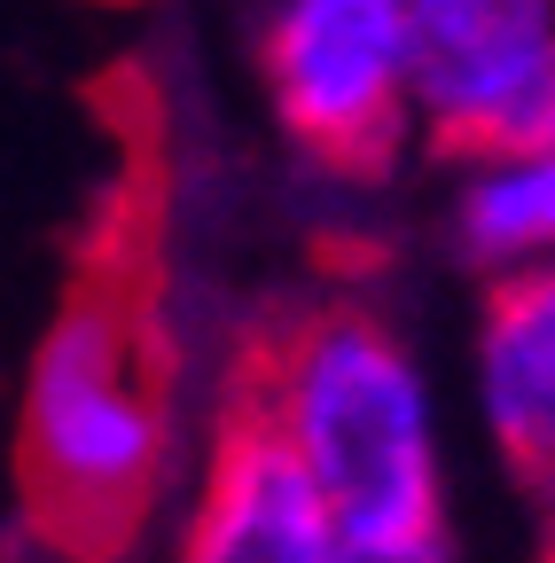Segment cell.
I'll return each mask as SVG.
<instances>
[{
	"label": "cell",
	"instance_id": "obj_1",
	"mask_svg": "<svg viewBox=\"0 0 555 563\" xmlns=\"http://www.w3.org/2000/svg\"><path fill=\"white\" fill-rule=\"evenodd\" d=\"M110 133V180L71 228L63 306L16 415V509L55 555L110 563L142 540L165 462L180 352L165 321V220H173V141L149 63H110L87 87Z\"/></svg>",
	"mask_w": 555,
	"mask_h": 563
},
{
	"label": "cell",
	"instance_id": "obj_2",
	"mask_svg": "<svg viewBox=\"0 0 555 563\" xmlns=\"http://www.w3.org/2000/svg\"><path fill=\"white\" fill-rule=\"evenodd\" d=\"M235 368L266 384L290 439L329 501L336 555H439V477L423 391L399 336L344 298H290L266 306L235 336Z\"/></svg>",
	"mask_w": 555,
	"mask_h": 563
},
{
	"label": "cell",
	"instance_id": "obj_3",
	"mask_svg": "<svg viewBox=\"0 0 555 563\" xmlns=\"http://www.w3.org/2000/svg\"><path fill=\"white\" fill-rule=\"evenodd\" d=\"M266 79L290 141L336 180H384L399 157L407 9L399 0H290L266 32Z\"/></svg>",
	"mask_w": 555,
	"mask_h": 563
},
{
	"label": "cell",
	"instance_id": "obj_4",
	"mask_svg": "<svg viewBox=\"0 0 555 563\" xmlns=\"http://www.w3.org/2000/svg\"><path fill=\"white\" fill-rule=\"evenodd\" d=\"M203 563H313L336 555L329 501L290 439L282 407L266 399L258 376L227 361L220 376V415H212V470H203V501L180 540Z\"/></svg>",
	"mask_w": 555,
	"mask_h": 563
},
{
	"label": "cell",
	"instance_id": "obj_5",
	"mask_svg": "<svg viewBox=\"0 0 555 563\" xmlns=\"http://www.w3.org/2000/svg\"><path fill=\"white\" fill-rule=\"evenodd\" d=\"M485 399L517 485L555 509V266L501 274L485 298Z\"/></svg>",
	"mask_w": 555,
	"mask_h": 563
},
{
	"label": "cell",
	"instance_id": "obj_6",
	"mask_svg": "<svg viewBox=\"0 0 555 563\" xmlns=\"http://www.w3.org/2000/svg\"><path fill=\"white\" fill-rule=\"evenodd\" d=\"M399 9L407 70L431 95V125L485 110L555 32V0H399Z\"/></svg>",
	"mask_w": 555,
	"mask_h": 563
},
{
	"label": "cell",
	"instance_id": "obj_7",
	"mask_svg": "<svg viewBox=\"0 0 555 563\" xmlns=\"http://www.w3.org/2000/svg\"><path fill=\"white\" fill-rule=\"evenodd\" d=\"M431 150L439 157H555V32L485 110L439 118Z\"/></svg>",
	"mask_w": 555,
	"mask_h": 563
},
{
	"label": "cell",
	"instance_id": "obj_8",
	"mask_svg": "<svg viewBox=\"0 0 555 563\" xmlns=\"http://www.w3.org/2000/svg\"><path fill=\"white\" fill-rule=\"evenodd\" d=\"M469 258L509 266L524 251H555V157H517V173L485 180L462 211Z\"/></svg>",
	"mask_w": 555,
	"mask_h": 563
},
{
	"label": "cell",
	"instance_id": "obj_9",
	"mask_svg": "<svg viewBox=\"0 0 555 563\" xmlns=\"http://www.w3.org/2000/svg\"><path fill=\"white\" fill-rule=\"evenodd\" d=\"M87 9H142V0H87Z\"/></svg>",
	"mask_w": 555,
	"mask_h": 563
},
{
	"label": "cell",
	"instance_id": "obj_10",
	"mask_svg": "<svg viewBox=\"0 0 555 563\" xmlns=\"http://www.w3.org/2000/svg\"><path fill=\"white\" fill-rule=\"evenodd\" d=\"M540 548H547V555H555V509H547V532H540Z\"/></svg>",
	"mask_w": 555,
	"mask_h": 563
}]
</instances>
